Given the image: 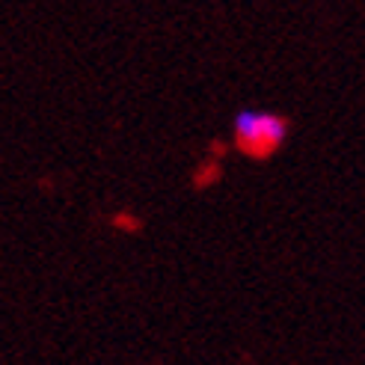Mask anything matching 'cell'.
Returning <instances> with one entry per match:
<instances>
[{
	"label": "cell",
	"instance_id": "6da1fadb",
	"mask_svg": "<svg viewBox=\"0 0 365 365\" xmlns=\"http://www.w3.org/2000/svg\"><path fill=\"white\" fill-rule=\"evenodd\" d=\"M288 128L291 125H288V119L282 113L244 107V110L235 113V122H232V145L247 160L264 163L285 145Z\"/></svg>",
	"mask_w": 365,
	"mask_h": 365
}]
</instances>
